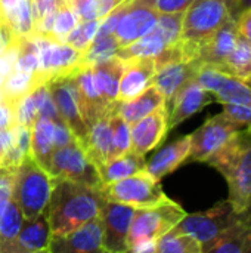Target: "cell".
<instances>
[{
  "label": "cell",
  "instance_id": "cell-48",
  "mask_svg": "<svg viewBox=\"0 0 251 253\" xmlns=\"http://www.w3.org/2000/svg\"><path fill=\"white\" fill-rule=\"evenodd\" d=\"M237 24H238V31L240 34L249 42L251 47V10L244 12L238 19H237Z\"/></svg>",
  "mask_w": 251,
  "mask_h": 253
},
{
  "label": "cell",
  "instance_id": "cell-43",
  "mask_svg": "<svg viewBox=\"0 0 251 253\" xmlns=\"http://www.w3.org/2000/svg\"><path fill=\"white\" fill-rule=\"evenodd\" d=\"M68 3L75 10L80 21L99 19L98 13H96V1L95 0H70Z\"/></svg>",
  "mask_w": 251,
  "mask_h": 253
},
{
  "label": "cell",
  "instance_id": "cell-25",
  "mask_svg": "<svg viewBox=\"0 0 251 253\" xmlns=\"http://www.w3.org/2000/svg\"><path fill=\"white\" fill-rule=\"evenodd\" d=\"M47 83L40 71L27 73L19 70H12L0 83V101L10 105L13 110L16 105L36 87Z\"/></svg>",
  "mask_w": 251,
  "mask_h": 253
},
{
  "label": "cell",
  "instance_id": "cell-27",
  "mask_svg": "<svg viewBox=\"0 0 251 253\" xmlns=\"http://www.w3.org/2000/svg\"><path fill=\"white\" fill-rule=\"evenodd\" d=\"M206 253H251V227L237 213L235 221L207 248Z\"/></svg>",
  "mask_w": 251,
  "mask_h": 253
},
{
  "label": "cell",
  "instance_id": "cell-15",
  "mask_svg": "<svg viewBox=\"0 0 251 253\" xmlns=\"http://www.w3.org/2000/svg\"><path fill=\"white\" fill-rule=\"evenodd\" d=\"M238 34L240 31L237 21L229 18L206 43L200 46L197 58L194 59L198 70L203 67H210L223 71L226 59L237 44Z\"/></svg>",
  "mask_w": 251,
  "mask_h": 253
},
{
  "label": "cell",
  "instance_id": "cell-49",
  "mask_svg": "<svg viewBox=\"0 0 251 253\" xmlns=\"http://www.w3.org/2000/svg\"><path fill=\"white\" fill-rule=\"evenodd\" d=\"M12 142H13V127L0 129V166H1L3 157L6 156V153L10 148Z\"/></svg>",
  "mask_w": 251,
  "mask_h": 253
},
{
  "label": "cell",
  "instance_id": "cell-16",
  "mask_svg": "<svg viewBox=\"0 0 251 253\" xmlns=\"http://www.w3.org/2000/svg\"><path fill=\"white\" fill-rule=\"evenodd\" d=\"M52 231L44 213L25 218L16 237L0 248L1 253L49 252Z\"/></svg>",
  "mask_w": 251,
  "mask_h": 253
},
{
  "label": "cell",
  "instance_id": "cell-13",
  "mask_svg": "<svg viewBox=\"0 0 251 253\" xmlns=\"http://www.w3.org/2000/svg\"><path fill=\"white\" fill-rule=\"evenodd\" d=\"M49 252L52 253H98L104 249V225L101 216L84 222L74 231L52 236Z\"/></svg>",
  "mask_w": 251,
  "mask_h": 253
},
{
  "label": "cell",
  "instance_id": "cell-53",
  "mask_svg": "<svg viewBox=\"0 0 251 253\" xmlns=\"http://www.w3.org/2000/svg\"><path fill=\"white\" fill-rule=\"evenodd\" d=\"M240 215H241V218H243V219H244V221H246V222H247V224L251 227V200H250L249 208H247L244 212H241Z\"/></svg>",
  "mask_w": 251,
  "mask_h": 253
},
{
  "label": "cell",
  "instance_id": "cell-11",
  "mask_svg": "<svg viewBox=\"0 0 251 253\" xmlns=\"http://www.w3.org/2000/svg\"><path fill=\"white\" fill-rule=\"evenodd\" d=\"M47 87L50 90L59 116L64 119V122L72 130L74 136L83 145L89 133V126L84 123L83 116L80 113L75 73L49 80Z\"/></svg>",
  "mask_w": 251,
  "mask_h": 253
},
{
  "label": "cell",
  "instance_id": "cell-33",
  "mask_svg": "<svg viewBox=\"0 0 251 253\" xmlns=\"http://www.w3.org/2000/svg\"><path fill=\"white\" fill-rule=\"evenodd\" d=\"M24 219L25 216L13 199L0 200V248L16 237Z\"/></svg>",
  "mask_w": 251,
  "mask_h": 253
},
{
  "label": "cell",
  "instance_id": "cell-34",
  "mask_svg": "<svg viewBox=\"0 0 251 253\" xmlns=\"http://www.w3.org/2000/svg\"><path fill=\"white\" fill-rule=\"evenodd\" d=\"M157 253H203L201 245L189 234L178 231L175 227L155 242Z\"/></svg>",
  "mask_w": 251,
  "mask_h": 253
},
{
  "label": "cell",
  "instance_id": "cell-23",
  "mask_svg": "<svg viewBox=\"0 0 251 253\" xmlns=\"http://www.w3.org/2000/svg\"><path fill=\"white\" fill-rule=\"evenodd\" d=\"M114 111H109L104 116H101L98 120L92 123L89 127L87 138L84 144L81 145L89 156V159L99 166L101 163L115 157L114 151V139H112V125H111V116Z\"/></svg>",
  "mask_w": 251,
  "mask_h": 253
},
{
  "label": "cell",
  "instance_id": "cell-24",
  "mask_svg": "<svg viewBox=\"0 0 251 253\" xmlns=\"http://www.w3.org/2000/svg\"><path fill=\"white\" fill-rule=\"evenodd\" d=\"M191 153V135L183 136L161 148L146 165L145 170L157 181L179 168Z\"/></svg>",
  "mask_w": 251,
  "mask_h": 253
},
{
  "label": "cell",
  "instance_id": "cell-40",
  "mask_svg": "<svg viewBox=\"0 0 251 253\" xmlns=\"http://www.w3.org/2000/svg\"><path fill=\"white\" fill-rule=\"evenodd\" d=\"M41 86V84H40ZM40 86L30 92L15 108V125L33 127L34 122L38 119V104H40Z\"/></svg>",
  "mask_w": 251,
  "mask_h": 253
},
{
  "label": "cell",
  "instance_id": "cell-19",
  "mask_svg": "<svg viewBox=\"0 0 251 253\" xmlns=\"http://www.w3.org/2000/svg\"><path fill=\"white\" fill-rule=\"evenodd\" d=\"M210 102H212L210 92L206 90L195 79L185 83L167 105L169 130L176 127L191 116L197 114L198 111H201Z\"/></svg>",
  "mask_w": 251,
  "mask_h": 253
},
{
  "label": "cell",
  "instance_id": "cell-45",
  "mask_svg": "<svg viewBox=\"0 0 251 253\" xmlns=\"http://www.w3.org/2000/svg\"><path fill=\"white\" fill-rule=\"evenodd\" d=\"M74 139H77L72 133V130L68 127V125L65 122H58L55 123V135H53V145L55 148L64 147L70 142H72Z\"/></svg>",
  "mask_w": 251,
  "mask_h": 253
},
{
  "label": "cell",
  "instance_id": "cell-35",
  "mask_svg": "<svg viewBox=\"0 0 251 253\" xmlns=\"http://www.w3.org/2000/svg\"><path fill=\"white\" fill-rule=\"evenodd\" d=\"M118 49L120 44L114 34L93 39L89 47L81 53V65H95L109 59L111 56H115Z\"/></svg>",
  "mask_w": 251,
  "mask_h": 253
},
{
  "label": "cell",
  "instance_id": "cell-46",
  "mask_svg": "<svg viewBox=\"0 0 251 253\" xmlns=\"http://www.w3.org/2000/svg\"><path fill=\"white\" fill-rule=\"evenodd\" d=\"M16 36L10 28L7 19L0 21V55H3L7 49H10L16 43Z\"/></svg>",
  "mask_w": 251,
  "mask_h": 253
},
{
  "label": "cell",
  "instance_id": "cell-17",
  "mask_svg": "<svg viewBox=\"0 0 251 253\" xmlns=\"http://www.w3.org/2000/svg\"><path fill=\"white\" fill-rule=\"evenodd\" d=\"M158 12L152 7L141 3L139 0H132L130 6L121 16L114 36L120 47L133 43L135 40L146 36L154 30L158 21Z\"/></svg>",
  "mask_w": 251,
  "mask_h": 253
},
{
  "label": "cell",
  "instance_id": "cell-36",
  "mask_svg": "<svg viewBox=\"0 0 251 253\" xmlns=\"http://www.w3.org/2000/svg\"><path fill=\"white\" fill-rule=\"evenodd\" d=\"M6 19L16 37H28L34 33L31 0H19L7 13Z\"/></svg>",
  "mask_w": 251,
  "mask_h": 253
},
{
  "label": "cell",
  "instance_id": "cell-52",
  "mask_svg": "<svg viewBox=\"0 0 251 253\" xmlns=\"http://www.w3.org/2000/svg\"><path fill=\"white\" fill-rule=\"evenodd\" d=\"M19 0H0V6H1V9H3V12H4V15L18 3Z\"/></svg>",
  "mask_w": 251,
  "mask_h": 253
},
{
  "label": "cell",
  "instance_id": "cell-38",
  "mask_svg": "<svg viewBox=\"0 0 251 253\" xmlns=\"http://www.w3.org/2000/svg\"><path fill=\"white\" fill-rule=\"evenodd\" d=\"M78 22H80V18L75 13V10L70 6V3L61 1L58 4V10H56L53 28H52L53 39L58 42H64Z\"/></svg>",
  "mask_w": 251,
  "mask_h": 253
},
{
  "label": "cell",
  "instance_id": "cell-51",
  "mask_svg": "<svg viewBox=\"0 0 251 253\" xmlns=\"http://www.w3.org/2000/svg\"><path fill=\"white\" fill-rule=\"evenodd\" d=\"M247 10H251V0H232L231 18H234L237 21Z\"/></svg>",
  "mask_w": 251,
  "mask_h": 253
},
{
  "label": "cell",
  "instance_id": "cell-7",
  "mask_svg": "<svg viewBox=\"0 0 251 253\" xmlns=\"http://www.w3.org/2000/svg\"><path fill=\"white\" fill-rule=\"evenodd\" d=\"M47 172L52 176L81 182L98 190L104 185L96 165L89 159L78 139L53 150Z\"/></svg>",
  "mask_w": 251,
  "mask_h": 253
},
{
  "label": "cell",
  "instance_id": "cell-3",
  "mask_svg": "<svg viewBox=\"0 0 251 253\" xmlns=\"http://www.w3.org/2000/svg\"><path fill=\"white\" fill-rule=\"evenodd\" d=\"M232 0H194L183 13L180 46L186 61L197 58L198 49L229 18Z\"/></svg>",
  "mask_w": 251,
  "mask_h": 253
},
{
  "label": "cell",
  "instance_id": "cell-6",
  "mask_svg": "<svg viewBox=\"0 0 251 253\" xmlns=\"http://www.w3.org/2000/svg\"><path fill=\"white\" fill-rule=\"evenodd\" d=\"M101 196L108 202H118L138 208L155 206L169 197L163 193L157 179L146 170H141L124 179L104 184L99 188Z\"/></svg>",
  "mask_w": 251,
  "mask_h": 253
},
{
  "label": "cell",
  "instance_id": "cell-21",
  "mask_svg": "<svg viewBox=\"0 0 251 253\" xmlns=\"http://www.w3.org/2000/svg\"><path fill=\"white\" fill-rule=\"evenodd\" d=\"M155 76V58L124 59V70L118 86V101H129L152 84Z\"/></svg>",
  "mask_w": 251,
  "mask_h": 253
},
{
  "label": "cell",
  "instance_id": "cell-26",
  "mask_svg": "<svg viewBox=\"0 0 251 253\" xmlns=\"http://www.w3.org/2000/svg\"><path fill=\"white\" fill-rule=\"evenodd\" d=\"M163 105H166L164 96L154 84H151L142 93L129 101H117L115 113L123 117L129 125H132Z\"/></svg>",
  "mask_w": 251,
  "mask_h": 253
},
{
  "label": "cell",
  "instance_id": "cell-12",
  "mask_svg": "<svg viewBox=\"0 0 251 253\" xmlns=\"http://www.w3.org/2000/svg\"><path fill=\"white\" fill-rule=\"evenodd\" d=\"M136 208L118 202L105 200L101 209L104 225V249L105 252L123 253L127 249V236L135 216Z\"/></svg>",
  "mask_w": 251,
  "mask_h": 253
},
{
  "label": "cell",
  "instance_id": "cell-42",
  "mask_svg": "<svg viewBox=\"0 0 251 253\" xmlns=\"http://www.w3.org/2000/svg\"><path fill=\"white\" fill-rule=\"evenodd\" d=\"M141 3L152 7L158 13L185 12L194 0H139Z\"/></svg>",
  "mask_w": 251,
  "mask_h": 253
},
{
  "label": "cell",
  "instance_id": "cell-31",
  "mask_svg": "<svg viewBox=\"0 0 251 253\" xmlns=\"http://www.w3.org/2000/svg\"><path fill=\"white\" fill-rule=\"evenodd\" d=\"M223 71L244 83L251 80V47L241 34H238L237 44L229 53Z\"/></svg>",
  "mask_w": 251,
  "mask_h": 253
},
{
  "label": "cell",
  "instance_id": "cell-9",
  "mask_svg": "<svg viewBox=\"0 0 251 253\" xmlns=\"http://www.w3.org/2000/svg\"><path fill=\"white\" fill-rule=\"evenodd\" d=\"M244 125L226 114L225 111L206 120V123L191 135V162H207L237 130Z\"/></svg>",
  "mask_w": 251,
  "mask_h": 253
},
{
  "label": "cell",
  "instance_id": "cell-37",
  "mask_svg": "<svg viewBox=\"0 0 251 253\" xmlns=\"http://www.w3.org/2000/svg\"><path fill=\"white\" fill-rule=\"evenodd\" d=\"M183 13L185 12H175V13H160L157 25L154 31L160 34L164 40L166 46H173L180 40L182 34V24H183Z\"/></svg>",
  "mask_w": 251,
  "mask_h": 253
},
{
  "label": "cell",
  "instance_id": "cell-20",
  "mask_svg": "<svg viewBox=\"0 0 251 253\" xmlns=\"http://www.w3.org/2000/svg\"><path fill=\"white\" fill-rule=\"evenodd\" d=\"M167 117H169L167 107L163 105L155 111H152L151 114L132 123L130 125L132 150L138 154L145 156L148 151L155 148L163 141V138L169 130Z\"/></svg>",
  "mask_w": 251,
  "mask_h": 253
},
{
  "label": "cell",
  "instance_id": "cell-32",
  "mask_svg": "<svg viewBox=\"0 0 251 253\" xmlns=\"http://www.w3.org/2000/svg\"><path fill=\"white\" fill-rule=\"evenodd\" d=\"M164 40L160 37L158 33L154 30L148 33L146 36L135 40L133 43L123 46L117 50L115 56L121 59H130V58H155L166 49Z\"/></svg>",
  "mask_w": 251,
  "mask_h": 253
},
{
  "label": "cell",
  "instance_id": "cell-54",
  "mask_svg": "<svg viewBox=\"0 0 251 253\" xmlns=\"http://www.w3.org/2000/svg\"><path fill=\"white\" fill-rule=\"evenodd\" d=\"M4 19H6V15H4L3 9H1V6H0V21H4Z\"/></svg>",
  "mask_w": 251,
  "mask_h": 253
},
{
  "label": "cell",
  "instance_id": "cell-18",
  "mask_svg": "<svg viewBox=\"0 0 251 253\" xmlns=\"http://www.w3.org/2000/svg\"><path fill=\"white\" fill-rule=\"evenodd\" d=\"M75 82H77V89H78V107L80 113L83 116L84 123L90 127L95 120H98L101 116L114 111L115 104H108L93 77V67L92 65H81L75 71Z\"/></svg>",
  "mask_w": 251,
  "mask_h": 253
},
{
  "label": "cell",
  "instance_id": "cell-5",
  "mask_svg": "<svg viewBox=\"0 0 251 253\" xmlns=\"http://www.w3.org/2000/svg\"><path fill=\"white\" fill-rule=\"evenodd\" d=\"M186 212L173 200L167 199L155 206L138 208L127 236V249L130 251L142 242H157L164 233L179 224Z\"/></svg>",
  "mask_w": 251,
  "mask_h": 253
},
{
  "label": "cell",
  "instance_id": "cell-44",
  "mask_svg": "<svg viewBox=\"0 0 251 253\" xmlns=\"http://www.w3.org/2000/svg\"><path fill=\"white\" fill-rule=\"evenodd\" d=\"M15 169L0 166V200L12 199Z\"/></svg>",
  "mask_w": 251,
  "mask_h": 253
},
{
  "label": "cell",
  "instance_id": "cell-22",
  "mask_svg": "<svg viewBox=\"0 0 251 253\" xmlns=\"http://www.w3.org/2000/svg\"><path fill=\"white\" fill-rule=\"evenodd\" d=\"M197 73L198 67L194 61H172L155 70L152 84L164 96L166 107L185 83L195 79Z\"/></svg>",
  "mask_w": 251,
  "mask_h": 253
},
{
  "label": "cell",
  "instance_id": "cell-1",
  "mask_svg": "<svg viewBox=\"0 0 251 253\" xmlns=\"http://www.w3.org/2000/svg\"><path fill=\"white\" fill-rule=\"evenodd\" d=\"M105 199L98 188L55 176L50 199L43 211L52 236L74 231L84 222L99 216Z\"/></svg>",
  "mask_w": 251,
  "mask_h": 253
},
{
  "label": "cell",
  "instance_id": "cell-8",
  "mask_svg": "<svg viewBox=\"0 0 251 253\" xmlns=\"http://www.w3.org/2000/svg\"><path fill=\"white\" fill-rule=\"evenodd\" d=\"M235 218L237 212L232 205L225 200L209 211L192 215L186 213L175 228L197 239L201 245L203 253H206L207 248L235 221Z\"/></svg>",
  "mask_w": 251,
  "mask_h": 253
},
{
  "label": "cell",
  "instance_id": "cell-4",
  "mask_svg": "<svg viewBox=\"0 0 251 253\" xmlns=\"http://www.w3.org/2000/svg\"><path fill=\"white\" fill-rule=\"evenodd\" d=\"M53 179L55 176L43 169L31 154L18 165L13 175L12 199L25 218H36L43 213L53 190Z\"/></svg>",
  "mask_w": 251,
  "mask_h": 253
},
{
  "label": "cell",
  "instance_id": "cell-28",
  "mask_svg": "<svg viewBox=\"0 0 251 253\" xmlns=\"http://www.w3.org/2000/svg\"><path fill=\"white\" fill-rule=\"evenodd\" d=\"M92 67L95 83L102 98L108 104H115L118 101V86L124 70V59L118 56H111L109 59H105Z\"/></svg>",
  "mask_w": 251,
  "mask_h": 253
},
{
  "label": "cell",
  "instance_id": "cell-47",
  "mask_svg": "<svg viewBox=\"0 0 251 253\" xmlns=\"http://www.w3.org/2000/svg\"><path fill=\"white\" fill-rule=\"evenodd\" d=\"M15 126V110L0 101V129H10Z\"/></svg>",
  "mask_w": 251,
  "mask_h": 253
},
{
  "label": "cell",
  "instance_id": "cell-14",
  "mask_svg": "<svg viewBox=\"0 0 251 253\" xmlns=\"http://www.w3.org/2000/svg\"><path fill=\"white\" fill-rule=\"evenodd\" d=\"M195 80L210 93H213L217 102H232L251 108V86L229 76L225 71L203 67L198 70Z\"/></svg>",
  "mask_w": 251,
  "mask_h": 253
},
{
  "label": "cell",
  "instance_id": "cell-55",
  "mask_svg": "<svg viewBox=\"0 0 251 253\" xmlns=\"http://www.w3.org/2000/svg\"><path fill=\"white\" fill-rule=\"evenodd\" d=\"M247 84H249V86H251V80H250V82H249V83H247Z\"/></svg>",
  "mask_w": 251,
  "mask_h": 253
},
{
  "label": "cell",
  "instance_id": "cell-10",
  "mask_svg": "<svg viewBox=\"0 0 251 253\" xmlns=\"http://www.w3.org/2000/svg\"><path fill=\"white\" fill-rule=\"evenodd\" d=\"M38 47L40 73L46 82L75 73L81 67V53L65 42H58L49 37L33 33Z\"/></svg>",
  "mask_w": 251,
  "mask_h": 253
},
{
  "label": "cell",
  "instance_id": "cell-30",
  "mask_svg": "<svg viewBox=\"0 0 251 253\" xmlns=\"http://www.w3.org/2000/svg\"><path fill=\"white\" fill-rule=\"evenodd\" d=\"M55 123L47 117H38L31 127V156L46 170H49L53 145Z\"/></svg>",
  "mask_w": 251,
  "mask_h": 253
},
{
  "label": "cell",
  "instance_id": "cell-29",
  "mask_svg": "<svg viewBox=\"0 0 251 253\" xmlns=\"http://www.w3.org/2000/svg\"><path fill=\"white\" fill-rule=\"evenodd\" d=\"M145 160L142 154L135 153L133 150H129L123 154H118L104 163H101L98 168L101 179L104 184H111L120 179H124L127 176H132L141 170H145Z\"/></svg>",
  "mask_w": 251,
  "mask_h": 253
},
{
  "label": "cell",
  "instance_id": "cell-2",
  "mask_svg": "<svg viewBox=\"0 0 251 253\" xmlns=\"http://www.w3.org/2000/svg\"><path fill=\"white\" fill-rule=\"evenodd\" d=\"M207 165L217 169L228 182L229 197L237 213L244 212L251 200V130L243 127L237 130L215 154Z\"/></svg>",
  "mask_w": 251,
  "mask_h": 253
},
{
  "label": "cell",
  "instance_id": "cell-41",
  "mask_svg": "<svg viewBox=\"0 0 251 253\" xmlns=\"http://www.w3.org/2000/svg\"><path fill=\"white\" fill-rule=\"evenodd\" d=\"M111 125H112V139H114V151H115V156L123 154V153L132 150L130 125L123 117H120L117 113H112V116H111Z\"/></svg>",
  "mask_w": 251,
  "mask_h": 253
},
{
  "label": "cell",
  "instance_id": "cell-50",
  "mask_svg": "<svg viewBox=\"0 0 251 253\" xmlns=\"http://www.w3.org/2000/svg\"><path fill=\"white\" fill-rule=\"evenodd\" d=\"M95 1H96V13H98V18L99 19H104L123 0H95Z\"/></svg>",
  "mask_w": 251,
  "mask_h": 253
},
{
  "label": "cell",
  "instance_id": "cell-39",
  "mask_svg": "<svg viewBox=\"0 0 251 253\" xmlns=\"http://www.w3.org/2000/svg\"><path fill=\"white\" fill-rule=\"evenodd\" d=\"M102 19H92V21H80L75 28L67 36V39L64 40L65 43L71 44L72 47H75L80 52H84L89 44L93 42L96 31L99 28Z\"/></svg>",
  "mask_w": 251,
  "mask_h": 253
}]
</instances>
